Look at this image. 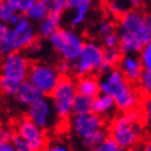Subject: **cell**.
<instances>
[{
	"instance_id": "cell-1",
	"label": "cell",
	"mask_w": 151,
	"mask_h": 151,
	"mask_svg": "<svg viewBox=\"0 0 151 151\" xmlns=\"http://www.w3.org/2000/svg\"><path fill=\"white\" fill-rule=\"evenodd\" d=\"M100 87L101 92L113 96L116 100L117 108L122 113L138 108L139 106V93L133 87V82L125 78L119 68L103 71L100 75Z\"/></svg>"
},
{
	"instance_id": "cell-2",
	"label": "cell",
	"mask_w": 151,
	"mask_h": 151,
	"mask_svg": "<svg viewBox=\"0 0 151 151\" xmlns=\"http://www.w3.org/2000/svg\"><path fill=\"white\" fill-rule=\"evenodd\" d=\"M37 26L25 14L14 25H0V53L6 55L12 52H21L28 49L37 40Z\"/></svg>"
},
{
	"instance_id": "cell-3",
	"label": "cell",
	"mask_w": 151,
	"mask_h": 151,
	"mask_svg": "<svg viewBox=\"0 0 151 151\" xmlns=\"http://www.w3.org/2000/svg\"><path fill=\"white\" fill-rule=\"evenodd\" d=\"M31 63L22 52H12L3 55L0 71V88L6 97H15L20 85L28 79Z\"/></svg>"
},
{
	"instance_id": "cell-4",
	"label": "cell",
	"mask_w": 151,
	"mask_h": 151,
	"mask_svg": "<svg viewBox=\"0 0 151 151\" xmlns=\"http://www.w3.org/2000/svg\"><path fill=\"white\" fill-rule=\"evenodd\" d=\"M53 52L60 58L74 63L84 48V37L71 28H60L48 38Z\"/></svg>"
},
{
	"instance_id": "cell-5",
	"label": "cell",
	"mask_w": 151,
	"mask_h": 151,
	"mask_svg": "<svg viewBox=\"0 0 151 151\" xmlns=\"http://www.w3.org/2000/svg\"><path fill=\"white\" fill-rule=\"evenodd\" d=\"M104 47L95 41L85 42L79 58L73 63V74L76 76L96 75L103 70Z\"/></svg>"
},
{
	"instance_id": "cell-6",
	"label": "cell",
	"mask_w": 151,
	"mask_h": 151,
	"mask_svg": "<svg viewBox=\"0 0 151 151\" xmlns=\"http://www.w3.org/2000/svg\"><path fill=\"white\" fill-rule=\"evenodd\" d=\"M78 93L76 82L69 75L62 76L55 90L50 95L57 117L59 120H65L73 114V102Z\"/></svg>"
},
{
	"instance_id": "cell-7",
	"label": "cell",
	"mask_w": 151,
	"mask_h": 151,
	"mask_svg": "<svg viewBox=\"0 0 151 151\" xmlns=\"http://www.w3.org/2000/svg\"><path fill=\"white\" fill-rule=\"evenodd\" d=\"M62 75L57 69V65L46 62H37L31 65L28 80L40 90L44 96H50L59 84Z\"/></svg>"
},
{
	"instance_id": "cell-8",
	"label": "cell",
	"mask_w": 151,
	"mask_h": 151,
	"mask_svg": "<svg viewBox=\"0 0 151 151\" xmlns=\"http://www.w3.org/2000/svg\"><path fill=\"white\" fill-rule=\"evenodd\" d=\"M119 29L129 33L144 44L151 40L147 16L138 9L127 11L119 17Z\"/></svg>"
},
{
	"instance_id": "cell-9",
	"label": "cell",
	"mask_w": 151,
	"mask_h": 151,
	"mask_svg": "<svg viewBox=\"0 0 151 151\" xmlns=\"http://www.w3.org/2000/svg\"><path fill=\"white\" fill-rule=\"evenodd\" d=\"M26 117L44 132L50 130L58 120L52 99H49L48 96H42L38 101L27 107Z\"/></svg>"
},
{
	"instance_id": "cell-10",
	"label": "cell",
	"mask_w": 151,
	"mask_h": 151,
	"mask_svg": "<svg viewBox=\"0 0 151 151\" xmlns=\"http://www.w3.org/2000/svg\"><path fill=\"white\" fill-rule=\"evenodd\" d=\"M109 135L118 142L123 150H130L135 147L140 140L138 134L135 133L134 123L128 119L124 113L112 122Z\"/></svg>"
},
{
	"instance_id": "cell-11",
	"label": "cell",
	"mask_w": 151,
	"mask_h": 151,
	"mask_svg": "<svg viewBox=\"0 0 151 151\" xmlns=\"http://www.w3.org/2000/svg\"><path fill=\"white\" fill-rule=\"evenodd\" d=\"M70 132L79 139H84L96 130L104 128V118L95 112L85 114H73L69 120Z\"/></svg>"
},
{
	"instance_id": "cell-12",
	"label": "cell",
	"mask_w": 151,
	"mask_h": 151,
	"mask_svg": "<svg viewBox=\"0 0 151 151\" xmlns=\"http://www.w3.org/2000/svg\"><path fill=\"white\" fill-rule=\"evenodd\" d=\"M16 132L24 138L32 151H40L46 149L47 146V137L44 134V130L35 124L31 119L22 118L19 120L16 125Z\"/></svg>"
},
{
	"instance_id": "cell-13",
	"label": "cell",
	"mask_w": 151,
	"mask_h": 151,
	"mask_svg": "<svg viewBox=\"0 0 151 151\" xmlns=\"http://www.w3.org/2000/svg\"><path fill=\"white\" fill-rule=\"evenodd\" d=\"M118 68L133 84L139 81L142 70H144V66H142L140 57L138 54H124L120 59Z\"/></svg>"
},
{
	"instance_id": "cell-14",
	"label": "cell",
	"mask_w": 151,
	"mask_h": 151,
	"mask_svg": "<svg viewBox=\"0 0 151 151\" xmlns=\"http://www.w3.org/2000/svg\"><path fill=\"white\" fill-rule=\"evenodd\" d=\"M42 96H44L38 88H37L28 79L24 81L20 85L16 95H15V101L17 104L22 106V107H29L31 104H33L36 101H38Z\"/></svg>"
},
{
	"instance_id": "cell-15",
	"label": "cell",
	"mask_w": 151,
	"mask_h": 151,
	"mask_svg": "<svg viewBox=\"0 0 151 151\" xmlns=\"http://www.w3.org/2000/svg\"><path fill=\"white\" fill-rule=\"evenodd\" d=\"M117 103L116 100L113 99V96L108 93L101 92L99 96H96L93 99V104H92V112L96 114H99L103 118L112 117L117 111Z\"/></svg>"
},
{
	"instance_id": "cell-16",
	"label": "cell",
	"mask_w": 151,
	"mask_h": 151,
	"mask_svg": "<svg viewBox=\"0 0 151 151\" xmlns=\"http://www.w3.org/2000/svg\"><path fill=\"white\" fill-rule=\"evenodd\" d=\"M60 25H62V17H60V15L49 12L42 21H40L37 24V33H38L41 38L48 40L58 29H60Z\"/></svg>"
},
{
	"instance_id": "cell-17",
	"label": "cell",
	"mask_w": 151,
	"mask_h": 151,
	"mask_svg": "<svg viewBox=\"0 0 151 151\" xmlns=\"http://www.w3.org/2000/svg\"><path fill=\"white\" fill-rule=\"evenodd\" d=\"M75 82H76V90H78L79 93L92 97V99H95L96 96H99L101 93L100 79L96 78L95 75H84V76H79Z\"/></svg>"
},
{
	"instance_id": "cell-18",
	"label": "cell",
	"mask_w": 151,
	"mask_h": 151,
	"mask_svg": "<svg viewBox=\"0 0 151 151\" xmlns=\"http://www.w3.org/2000/svg\"><path fill=\"white\" fill-rule=\"evenodd\" d=\"M118 36H119V48L123 52V54H139L145 46L139 40L134 38L129 33L120 31V29H118Z\"/></svg>"
},
{
	"instance_id": "cell-19",
	"label": "cell",
	"mask_w": 151,
	"mask_h": 151,
	"mask_svg": "<svg viewBox=\"0 0 151 151\" xmlns=\"http://www.w3.org/2000/svg\"><path fill=\"white\" fill-rule=\"evenodd\" d=\"M141 0H108L107 10L111 15L116 17H120L127 11L138 9L140 6Z\"/></svg>"
},
{
	"instance_id": "cell-20",
	"label": "cell",
	"mask_w": 151,
	"mask_h": 151,
	"mask_svg": "<svg viewBox=\"0 0 151 151\" xmlns=\"http://www.w3.org/2000/svg\"><path fill=\"white\" fill-rule=\"evenodd\" d=\"M90 9H91V4H79L75 7H73L71 9L73 14L69 19V25L73 28L81 26L86 21L88 14H90Z\"/></svg>"
},
{
	"instance_id": "cell-21",
	"label": "cell",
	"mask_w": 151,
	"mask_h": 151,
	"mask_svg": "<svg viewBox=\"0 0 151 151\" xmlns=\"http://www.w3.org/2000/svg\"><path fill=\"white\" fill-rule=\"evenodd\" d=\"M93 99L82 93H76L73 102V114H85L92 112Z\"/></svg>"
},
{
	"instance_id": "cell-22",
	"label": "cell",
	"mask_w": 151,
	"mask_h": 151,
	"mask_svg": "<svg viewBox=\"0 0 151 151\" xmlns=\"http://www.w3.org/2000/svg\"><path fill=\"white\" fill-rule=\"evenodd\" d=\"M123 52L119 47L114 48H104V64H103V71H107L112 68H116L119 65L120 59L123 57Z\"/></svg>"
},
{
	"instance_id": "cell-23",
	"label": "cell",
	"mask_w": 151,
	"mask_h": 151,
	"mask_svg": "<svg viewBox=\"0 0 151 151\" xmlns=\"http://www.w3.org/2000/svg\"><path fill=\"white\" fill-rule=\"evenodd\" d=\"M48 14H49V10H48L47 5L44 4L42 0H38V1L35 3V4L26 11L25 15H26V16H27L29 20H31V21H33L35 24H38V22L42 21Z\"/></svg>"
},
{
	"instance_id": "cell-24",
	"label": "cell",
	"mask_w": 151,
	"mask_h": 151,
	"mask_svg": "<svg viewBox=\"0 0 151 151\" xmlns=\"http://www.w3.org/2000/svg\"><path fill=\"white\" fill-rule=\"evenodd\" d=\"M20 14L19 9L12 0H1L0 1V21L4 24H10L15 15Z\"/></svg>"
},
{
	"instance_id": "cell-25",
	"label": "cell",
	"mask_w": 151,
	"mask_h": 151,
	"mask_svg": "<svg viewBox=\"0 0 151 151\" xmlns=\"http://www.w3.org/2000/svg\"><path fill=\"white\" fill-rule=\"evenodd\" d=\"M107 137H108L107 132L104 130V128H102V129H99V130H96L95 133L90 134L88 137L81 139L82 146H84L85 149H87V150H96L97 146H99Z\"/></svg>"
},
{
	"instance_id": "cell-26",
	"label": "cell",
	"mask_w": 151,
	"mask_h": 151,
	"mask_svg": "<svg viewBox=\"0 0 151 151\" xmlns=\"http://www.w3.org/2000/svg\"><path fill=\"white\" fill-rule=\"evenodd\" d=\"M138 86L142 95L151 96V70L149 69L142 70V74L138 81Z\"/></svg>"
},
{
	"instance_id": "cell-27",
	"label": "cell",
	"mask_w": 151,
	"mask_h": 151,
	"mask_svg": "<svg viewBox=\"0 0 151 151\" xmlns=\"http://www.w3.org/2000/svg\"><path fill=\"white\" fill-rule=\"evenodd\" d=\"M47 5L49 12L62 15L68 7V0H42Z\"/></svg>"
},
{
	"instance_id": "cell-28",
	"label": "cell",
	"mask_w": 151,
	"mask_h": 151,
	"mask_svg": "<svg viewBox=\"0 0 151 151\" xmlns=\"http://www.w3.org/2000/svg\"><path fill=\"white\" fill-rule=\"evenodd\" d=\"M96 32L100 37H104L107 35H111L116 32V25L114 22L111 20H102L99 22V25L96 27Z\"/></svg>"
},
{
	"instance_id": "cell-29",
	"label": "cell",
	"mask_w": 151,
	"mask_h": 151,
	"mask_svg": "<svg viewBox=\"0 0 151 151\" xmlns=\"http://www.w3.org/2000/svg\"><path fill=\"white\" fill-rule=\"evenodd\" d=\"M122 150L123 149L119 146V144L111 135H108L96 149V151H122Z\"/></svg>"
},
{
	"instance_id": "cell-30",
	"label": "cell",
	"mask_w": 151,
	"mask_h": 151,
	"mask_svg": "<svg viewBox=\"0 0 151 151\" xmlns=\"http://www.w3.org/2000/svg\"><path fill=\"white\" fill-rule=\"evenodd\" d=\"M139 57H140L141 64L144 66V69L151 70V40L147 43H145L144 48L139 53Z\"/></svg>"
},
{
	"instance_id": "cell-31",
	"label": "cell",
	"mask_w": 151,
	"mask_h": 151,
	"mask_svg": "<svg viewBox=\"0 0 151 151\" xmlns=\"http://www.w3.org/2000/svg\"><path fill=\"white\" fill-rule=\"evenodd\" d=\"M11 141H12V144L15 146V151H32L31 147H29V145H28V142L22 138L17 132L12 133Z\"/></svg>"
},
{
	"instance_id": "cell-32",
	"label": "cell",
	"mask_w": 151,
	"mask_h": 151,
	"mask_svg": "<svg viewBox=\"0 0 151 151\" xmlns=\"http://www.w3.org/2000/svg\"><path fill=\"white\" fill-rule=\"evenodd\" d=\"M102 46L104 48L119 47V36H118V32H113L111 35H107V36L102 37Z\"/></svg>"
},
{
	"instance_id": "cell-33",
	"label": "cell",
	"mask_w": 151,
	"mask_h": 151,
	"mask_svg": "<svg viewBox=\"0 0 151 151\" xmlns=\"http://www.w3.org/2000/svg\"><path fill=\"white\" fill-rule=\"evenodd\" d=\"M57 69L59 70V73H60L62 76H66V75H69L70 73H73V63L69 62V60L60 59L59 63L57 64Z\"/></svg>"
},
{
	"instance_id": "cell-34",
	"label": "cell",
	"mask_w": 151,
	"mask_h": 151,
	"mask_svg": "<svg viewBox=\"0 0 151 151\" xmlns=\"http://www.w3.org/2000/svg\"><path fill=\"white\" fill-rule=\"evenodd\" d=\"M142 117L147 125L151 127V96H146V100L142 106Z\"/></svg>"
},
{
	"instance_id": "cell-35",
	"label": "cell",
	"mask_w": 151,
	"mask_h": 151,
	"mask_svg": "<svg viewBox=\"0 0 151 151\" xmlns=\"http://www.w3.org/2000/svg\"><path fill=\"white\" fill-rule=\"evenodd\" d=\"M16 5V7L19 9V11L21 14H26V11L31 7L35 3H37L38 0H12Z\"/></svg>"
},
{
	"instance_id": "cell-36",
	"label": "cell",
	"mask_w": 151,
	"mask_h": 151,
	"mask_svg": "<svg viewBox=\"0 0 151 151\" xmlns=\"http://www.w3.org/2000/svg\"><path fill=\"white\" fill-rule=\"evenodd\" d=\"M49 151H69V146L65 145L64 142H52L50 145H48Z\"/></svg>"
},
{
	"instance_id": "cell-37",
	"label": "cell",
	"mask_w": 151,
	"mask_h": 151,
	"mask_svg": "<svg viewBox=\"0 0 151 151\" xmlns=\"http://www.w3.org/2000/svg\"><path fill=\"white\" fill-rule=\"evenodd\" d=\"M0 151H15V146L11 140L0 141Z\"/></svg>"
},
{
	"instance_id": "cell-38",
	"label": "cell",
	"mask_w": 151,
	"mask_h": 151,
	"mask_svg": "<svg viewBox=\"0 0 151 151\" xmlns=\"http://www.w3.org/2000/svg\"><path fill=\"white\" fill-rule=\"evenodd\" d=\"M93 1L95 0H68V7L73 9V7H75L79 4H91Z\"/></svg>"
},
{
	"instance_id": "cell-39",
	"label": "cell",
	"mask_w": 151,
	"mask_h": 151,
	"mask_svg": "<svg viewBox=\"0 0 151 151\" xmlns=\"http://www.w3.org/2000/svg\"><path fill=\"white\" fill-rule=\"evenodd\" d=\"M12 137V132L6 129V128H3L0 130V141H4V140H11Z\"/></svg>"
},
{
	"instance_id": "cell-40",
	"label": "cell",
	"mask_w": 151,
	"mask_h": 151,
	"mask_svg": "<svg viewBox=\"0 0 151 151\" xmlns=\"http://www.w3.org/2000/svg\"><path fill=\"white\" fill-rule=\"evenodd\" d=\"M144 150H145V151H151V139H150V140H147V141L145 142V145H144Z\"/></svg>"
},
{
	"instance_id": "cell-41",
	"label": "cell",
	"mask_w": 151,
	"mask_h": 151,
	"mask_svg": "<svg viewBox=\"0 0 151 151\" xmlns=\"http://www.w3.org/2000/svg\"><path fill=\"white\" fill-rule=\"evenodd\" d=\"M147 24H149V29H150V35H151V16H147Z\"/></svg>"
}]
</instances>
